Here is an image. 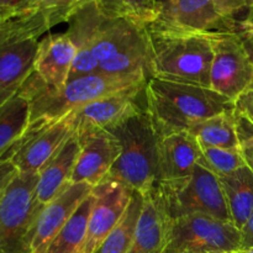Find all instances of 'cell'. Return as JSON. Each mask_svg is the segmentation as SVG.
<instances>
[{
  "label": "cell",
  "instance_id": "7a4b0ae2",
  "mask_svg": "<svg viewBox=\"0 0 253 253\" xmlns=\"http://www.w3.org/2000/svg\"><path fill=\"white\" fill-rule=\"evenodd\" d=\"M147 73L91 74L72 79L62 88H49L36 73L31 74L20 88V93L29 100L31 108L30 123L56 121L76 109L94 100L119 93L136 85H146Z\"/></svg>",
  "mask_w": 253,
  "mask_h": 253
},
{
  "label": "cell",
  "instance_id": "9c48e42d",
  "mask_svg": "<svg viewBox=\"0 0 253 253\" xmlns=\"http://www.w3.org/2000/svg\"><path fill=\"white\" fill-rule=\"evenodd\" d=\"M73 132L71 113L56 121H34L1 158H9L19 172L39 173Z\"/></svg>",
  "mask_w": 253,
  "mask_h": 253
},
{
  "label": "cell",
  "instance_id": "30bf717a",
  "mask_svg": "<svg viewBox=\"0 0 253 253\" xmlns=\"http://www.w3.org/2000/svg\"><path fill=\"white\" fill-rule=\"evenodd\" d=\"M147 84V83H146ZM145 86L136 85L85 104L71 113L78 137L108 130L145 105Z\"/></svg>",
  "mask_w": 253,
  "mask_h": 253
},
{
  "label": "cell",
  "instance_id": "74e56055",
  "mask_svg": "<svg viewBox=\"0 0 253 253\" xmlns=\"http://www.w3.org/2000/svg\"><path fill=\"white\" fill-rule=\"evenodd\" d=\"M2 5L9 7H14V9H25V7L31 6H41L37 0H0ZM42 7V6H41Z\"/></svg>",
  "mask_w": 253,
  "mask_h": 253
},
{
  "label": "cell",
  "instance_id": "44dd1931",
  "mask_svg": "<svg viewBox=\"0 0 253 253\" xmlns=\"http://www.w3.org/2000/svg\"><path fill=\"white\" fill-rule=\"evenodd\" d=\"M145 34V25L127 17H109L104 15L94 35V57L100 62L110 59Z\"/></svg>",
  "mask_w": 253,
  "mask_h": 253
},
{
  "label": "cell",
  "instance_id": "4dcf8cb0",
  "mask_svg": "<svg viewBox=\"0 0 253 253\" xmlns=\"http://www.w3.org/2000/svg\"><path fill=\"white\" fill-rule=\"evenodd\" d=\"M89 1L91 0H47L42 9L49 29L62 22H68L69 19Z\"/></svg>",
  "mask_w": 253,
  "mask_h": 253
},
{
  "label": "cell",
  "instance_id": "8992f818",
  "mask_svg": "<svg viewBox=\"0 0 253 253\" xmlns=\"http://www.w3.org/2000/svg\"><path fill=\"white\" fill-rule=\"evenodd\" d=\"M156 188L170 220L203 214L231 221L219 177L202 165H198L188 177L157 183Z\"/></svg>",
  "mask_w": 253,
  "mask_h": 253
},
{
  "label": "cell",
  "instance_id": "d590c367",
  "mask_svg": "<svg viewBox=\"0 0 253 253\" xmlns=\"http://www.w3.org/2000/svg\"><path fill=\"white\" fill-rule=\"evenodd\" d=\"M240 231H241V250L251 249L253 247V212Z\"/></svg>",
  "mask_w": 253,
  "mask_h": 253
},
{
  "label": "cell",
  "instance_id": "ac0fdd59",
  "mask_svg": "<svg viewBox=\"0 0 253 253\" xmlns=\"http://www.w3.org/2000/svg\"><path fill=\"white\" fill-rule=\"evenodd\" d=\"M76 46L67 34H51L39 41L34 71L49 88L59 89L68 82Z\"/></svg>",
  "mask_w": 253,
  "mask_h": 253
},
{
  "label": "cell",
  "instance_id": "ffe728a7",
  "mask_svg": "<svg viewBox=\"0 0 253 253\" xmlns=\"http://www.w3.org/2000/svg\"><path fill=\"white\" fill-rule=\"evenodd\" d=\"M37 47L39 40L0 47V91L2 95L17 93L34 73Z\"/></svg>",
  "mask_w": 253,
  "mask_h": 253
},
{
  "label": "cell",
  "instance_id": "7c38bea8",
  "mask_svg": "<svg viewBox=\"0 0 253 253\" xmlns=\"http://www.w3.org/2000/svg\"><path fill=\"white\" fill-rule=\"evenodd\" d=\"M93 185L69 183L52 202L42 208L32 235L30 253H44L79 205L91 194Z\"/></svg>",
  "mask_w": 253,
  "mask_h": 253
},
{
  "label": "cell",
  "instance_id": "6da1fadb",
  "mask_svg": "<svg viewBox=\"0 0 253 253\" xmlns=\"http://www.w3.org/2000/svg\"><path fill=\"white\" fill-rule=\"evenodd\" d=\"M150 78L210 88L212 34L156 17L145 25Z\"/></svg>",
  "mask_w": 253,
  "mask_h": 253
},
{
  "label": "cell",
  "instance_id": "7bdbcfd3",
  "mask_svg": "<svg viewBox=\"0 0 253 253\" xmlns=\"http://www.w3.org/2000/svg\"><path fill=\"white\" fill-rule=\"evenodd\" d=\"M185 253H199V252H185Z\"/></svg>",
  "mask_w": 253,
  "mask_h": 253
},
{
  "label": "cell",
  "instance_id": "5b68a950",
  "mask_svg": "<svg viewBox=\"0 0 253 253\" xmlns=\"http://www.w3.org/2000/svg\"><path fill=\"white\" fill-rule=\"evenodd\" d=\"M39 173L19 172L0 195V253H30L42 208L36 199Z\"/></svg>",
  "mask_w": 253,
  "mask_h": 253
},
{
  "label": "cell",
  "instance_id": "f546056e",
  "mask_svg": "<svg viewBox=\"0 0 253 253\" xmlns=\"http://www.w3.org/2000/svg\"><path fill=\"white\" fill-rule=\"evenodd\" d=\"M199 145L202 148V158L199 165L209 169L217 177L231 174L246 166L240 148L236 150V148L210 147L202 143Z\"/></svg>",
  "mask_w": 253,
  "mask_h": 253
},
{
  "label": "cell",
  "instance_id": "d4e9b609",
  "mask_svg": "<svg viewBox=\"0 0 253 253\" xmlns=\"http://www.w3.org/2000/svg\"><path fill=\"white\" fill-rule=\"evenodd\" d=\"M31 108L20 90L0 101V158L24 135L30 125Z\"/></svg>",
  "mask_w": 253,
  "mask_h": 253
},
{
  "label": "cell",
  "instance_id": "2e32d148",
  "mask_svg": "<svg viewBox=\"0 0 253 253\" xmlns=\"http://www.w3.org/2000/svg\"><path fill=\"white\" fill-rule=\"evenodd\" d=\"M103 17L104 12L96 2L91 0L69 19V27L66 34L76 46V57L69 72L68 81L98 71L99 61L94 57L91 46L94 35Z\"/></svg>",
  "mask_w": 253,
  "mask_h": 253
},
{
  "label": "cell",
  "instance_id": "83f0119b",
  "mask_svg": "<svg viewBox=\"0 0 253 253\" xmlns=\"http://www.w3.org/2000/svg\"><path fill=\"white\" fill-rule=\"evenodd\" d=\"M96 72L105 74H148V44L146 27L145 34L140 39L128 44L126 48L111 57L110 59L100 62Z\"/></svg>",
  "mask_w": 253,
  "mask_h": 253
},
{
  "label": "cell",
  "instance_id": "f1b7e54d",
  "mask_svg": "<svg viewBox=\"0 0 253 253\" xmlns=\"http://www.w3.org/2000/svg\"><path fill=\"white\" fill-rule=\"evenodd\" d=\"M104 15L127 17L140 24L153 21L160 14L158 0H94Z\"/></svg>",
  "mask_w": 253,
  "mask_h": 253
},
{
  "label": "cell",
  "instance_id": "4316f807",
  "mask_svg": "<svg viewBox=\"0 0 253 253\" xmlns=\"http://www.w3.org/2000/svg\"><path fill=\"white\" fill-rule=\"evenodd\" d=\"M142 203L143 195L138 192H133L123 219L111 230L110 234L104 239L94 253H128L135 236Z\"/></svg>",
  "mask_w": 253,
  "mask_h": 253
},
{
  "label": "cell",
  "instance_id": "52a82bcc",
  "mask_svg": "<svg viewBox=\"0 0 253 253\" xmlns=\"http://www.w3.org/2000/svg\"><path fill=\"white\" fill-rule=\"evenodd\" d=\"M241 250V231L231 221L190 214L172 219L165 253H231Z\"/></svg>",
  "mask_w": 253,
  "mask_h": 253
},
{
  "label": "cell",
  "instance_id": "7402d4cb",
  "mask_svg": "<svg viewBox=\"0 0 253 253\" xmlns=\"http://www.w3.org/2000/svg\"><path fill=\"white\" fill-rule=\"evenodd\" d=\"M229 207L231 221L242 229L253 212V172L247 166L219 177Z\"/></svg>",
  "mask_w": 253,
  "mask_h": 253
},
{
  "label": "cell",
  "instance_id": "836d02e7",
  "mask_svg": "<svg viewBox=\"0 0 253 253\" xmlns=\"http://www.w3.org/2000/svg\"><path fill=\"white\" fill-rule=\"evenodd\" d=\"M240 138H241V150L242 157H244L246 166L253 172V131H246L241 124L240 119Z\"/></svg>",
  "mask_w": 253,
  "mask_h": 253
},
{
  "label": "cell",
  "instance_id": "1f68e13d",
  "mask_svg": "<svg viewBox=\"0 0 253 253\" xmlns=\"http://www.w3.org/2000/svg\"><path fill=\"white\" fill-rule=\"evenodd\" d=\"M214 5L219 15L225 19L237 20L236 15L247 10L253 5V0H214Z\"/></svg>",
  "mask_w": 253,
  "mask_h": 253
},
{
  "label": "cell",
  "instance_id": "277c9868",
  "mask_svg": "<svg viewBox=\"0 0 253 253\" xmlns=\"http://www.w3.org/2000/svg\"><path fill=\"white\" fill-rule=\"evenodd\" d=\"M120 145V156L108 178L138 192L147 193L158 183V136L145 105L108 128Z\"/></svg>",
  "mask_w": 253,
  "mask_h": 253
},
{
  "label": "cell",
  "instance_id": "4fadbf2b",
  "mask_svg": "<svg viewBox=\"0 0 253 253\" xmlns=\"http://www.w3.org/2000/svg\"><path fill=\"white\" fill-rule=\"evenodd\" d=\"M79 142L81 152L72 173L71 183H88L95 187L109 175L120 156V145L108 130L89 133L79 138Z\"/></svg>",
  "mask_w": 253,
  "mask_h": 253
},
{
  "label": "cell",
  "instance_id": "9a60e30c",
  "mask_svg": "<svg viewBox=\"0 0 253 253\" xmlns=\"http://www.w3.org/2000/svg\"><path fill=\"white\" fill-rule=\"evenodd\" d=\"M158 183L185 178L199 165L202 148L188 131L161 136L157 148Z\"/></svg>",
  "mask_w": 253,
  "mask_h": 253
},
{
  "label": "cell",
  "instance_id": "cb8c5ba5",
  "mask_svg": "<svg viewBox=\"0 0 253 253\" xmlns=\"http://www.w3.org/2000/svg\"><path fill=\"white\" fill-rule=\"evenodd\" d=\"M188 132L194 136L198 142L210 147L239 150L241 146L240 116L235 109L195 124Z\"/></svg>",
  "mask_w": 253,
  "mask_h": 253
},
{
  "label": "cell",
  "instance_id": "e575fe53",
  "mask_svg": "<svg viewBox=\"0 0 253 253\" xmlns=\"http://www.w3.org/2000/svg\"><path fill=\"white\" fill-rule=\"evenodd\" d=\"M19 173L17 168L9 158H0V195Z\"/></svg>",
  "mask_w": 253,
  "mask_h": 253
},
{
  "label": "cell",
  "instance_id": "603a6c76",
  "mask_svg": "<svg viewBox=\"0 0 253 253\" xmlns=\"http://www.w3.org/2000/svg\"><path fill=\"white\" fill-rule=\"evenodd\" d=\"M49 30L41 6L16 10L0 20V47L11 46L27 40H39Z\"/></svg>",
  "mask_w": 253,
  "mask_h": 253
},
{
  "label": "cell",
  "instance_id": "ee69618b",
  "mask_svg": "<svg viewBox=\"0 0 253 253\" xmlns=\"http://www.w3.org/2000/svg\"><path fill=\"white\" fill-rule=\"evenodd\" d=\"M79 253H82V252H79Z\"/></svg>",
  "mask_w": 253,
  "mask_h": 253
},
{
  "label": "cell",
  "instance_id": "5bb4252c",
  "mask_svg": "<svg viewBox=\"0 0 253 253\" xmlns=\"http://www.w3.org/2000/svg\"><path fill=\"white\" fill-rule=\"evenodd\" d=\"M158 17L183 29L202 32H239V20L225 19L214 0H158Z\"/></svg>",
  "mask_w": 253,
  "mask_h": 253
},
{
  "label": "cell",
  "instance_id": "60d3db41",
  "mask_svg": "<svg viewBox=\"0 0 253 253\" xmlns=\"http://www.w3.org/2000/svg\"><path fill=\"white\" fill-rule=\"evenodd\" d=\"M37 1H39L40 4H41V6H43V4L47 1V0H37Z\"/></svg>",
  "mask_w": 253,
  "mask_h": 253
},
{
  "label": "cell",
  "instance_id": "d6986e66",
  "mask_svg": "<svg viewBox=\"0 0 253 253\" xmlns=\"http://www.w3.org/2000/svg\"><path fill=\"white\" fill-rule=\"evenodd\" d=\"M81 152L78 135L73 132L58 152L39 172L36 199L41 207L48 204L71 183L72 173Z\"/></svg>",
  "mask_w": 253,
  "mask_h": 253
},
{
  "label": "cell",
  "instance_id": "f35d334b",
  "mask_svg": "<svg viewBox=\"0 0 253 253\" xmlns=\"http://www.w3.org/2000/svg\"><path fill=\"white\" fill-rule=\"evenodd\" d=\"M16 10H20V9H14V7L5 6V5H2L1 2H0V20L4 19V17H6V16H9V15H11L12 12H15Z\"/></svg>",
  "mask_w": 253,
  "mask_h": 253
},
{
  "label": "cell",
  "instance_id": "b9f144b4",
  "mask_svg": "<svg viewBox=\"0 0 253 253\" xmlns=\"http://www.w3.org/2000/svg\"><path fill=\"white\" fill-rule=\"evenodd\" d=\"M12 95H14V94H12ZM4 96H10V95H2L1 91H0V98H4Z\"/></svg>",
  "mask_w": 253,
  "mask_h": 253
},
{
  "label": "cell",
  "instance_id": "484cf974",
  "mask_svg": "<svg viewBox=\"0 0 253 253\" xmlns=\"http://www.w3.org/2000/svg\"><path fill=\"white\" fill-rule=\"evenodd\" d=\"M93 197L91 194L79 205L71 219L52 240L44 253H79L83 249L88 231Z\"/></svg>",
  "mask_w": 253,
  "mask_h": 253
},
{
  "label": "cell",
  "instance_id": "ab89813d",
  "mask_svg": "<svg viewBox=\"0 0 253 253\" xmlns=\"http://www.w3.org/2000/svg\"><path fill=\"white\" fill-rule=\"evenodd\" d=\"M231 253H253V247H251V249H246V250H239V251H235Z\"/></svg>",
  "mask_w": 253,
  "mask_h": 253
},
{
  "label": "cell",
  "instance_id": "3957f363",
  "mask_svg": "<svg viewBox=\"0 0 253 253\" xmlns=\"http://www.w3.org/2000/svg\"><path fill=\"white\" fill-rule=\"evenodd\" d=\"M145 101L158 136L188 131L193 125L235 109V103L211 88L150 78Z\"/></svg>",
  "mask_w": 253,
  "mask_h": 253
},
{
  "label": "cell",
  "instance_id": "8fae6325",
  "mask_svg": "<svg viewBox=\"0 0 253 253\" xmlns=\"http://www.w3.org/2000/svg\"><path fill=\"white\" fill-rule=\"evenodd\" d=\"M132 194V189L108 177L93 187V205L82 253L95 252L104 239L123 219Z\"/></svg>",
  "mask_w": 253,
  "mask_h": 253
},
{
  "label": "cell",
  "instance_id": "e0dca14e",
  "mask_svg": "<svg viewBox=\"0 0 253 253\" xmlns=\"http://www.w3.org/2000/svg\"><path fill=\"white\" fill-rule=\"evenodd\" d=\"M142 195V209L128 253H165L170 219L156 185Z\"/></svg>",
  "mask_w": 253,
  "mask_h": 253
},
{
  "label": "cell",
  "instance_id": "d6a6232c",
  "mask_svg": "<svg viewBox=\"0 0 253 253\" xmlns=\"http://www.w3.org/2000/svg\"><path fill=\"white\" fill-rule=\"evenodd\" d=\"M235 110L253 127V89H250L236 99Z\"/></svg>",
  "mask_w": 253,
  "mask_h": 253
},
{
  "label": "cell",
  "instance_id": "ba28073f",
  "mask_svg": "<svg viewBox=\"0 0 253 253\" xmlns=\"http://www.w3.org/2000/svg\"><path fill=\"white\" fill-rule=\"evenodd\" d=\"M210 88L234 103L253 89V61L239 32L212 34Z\"/></svg>",
  "mask_w": 253,
  "mask_h": 253
},
{
  "label": "cell",
  "instance_id": "8d00e7d4",
  "mask_svg": "<svg viewBox=\"0 0 253 253\" xmlns=\"http://www.w3.org/2000/svg\"><path fill=\"white\" fill-rule=\"evenodd\" d=\"M239 34L253 35V5L247 11L245 19L239 20Z\"/></svg>",
  "mask_w": 253,
  "mask_h": 253
}]
</instances>
